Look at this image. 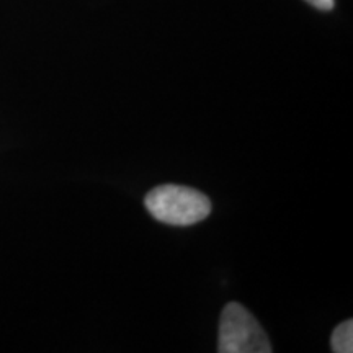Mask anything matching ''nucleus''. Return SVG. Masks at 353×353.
<instances>
[{
  "instance_id": "7ed1b4c3",
  "label": "nucleus",
  "mask_w": 353,
  "mask_h": 353,
  "mask_svg": "<svg viewBox=\"0 0 353 353\" xmlns=\"http://www.w3.org/2000/svg\"><path fill=\"white\" fill-rule=\"evenodd\" d=\"M330 348L335 353H352L353 352V322L352 319L343 321L334 329L330 337Z\"/></svg>"
},
{
  "instance_id": "f257e3e1",
  "label": "nucleus",
  "mask_w": 353,
  "mask_h": 353,
  "mask_svg": "<svg viewBox=\"0 0 353 353\" xmlns=\"http://www.w3.org/2000/svg\"><path fill=\"white\" fill-rule=\"evenodd\" d=\"M145 208L154 219L169 226H193L208 218L211 201L195 188L180 185H161L145 196Z\"/></svg>"
},
{
  "instance_id": "f03ea898",
  "label": "nucleus",
  "mask_w": 353,
  "mask_h": 353,
  "mask_svg": "<svg viewBox=\"0 0 353 353\" xmlns=\"http://www.w3.org/2000/svg\"><path fill=\"white\" fill-rule=\"evenodd\" d=\"M219 353H270L267 334L244 306L229 303L219 322Z\"/></svg>"
},
{
  "instance_id": "20e7f679",
  "label": "nucleus",
  "mask_w": 353,
  "mask_h": 353,
  "mask_svg": "<svg viewBox=\"0 0 353 353\" xmlns=\"http://www.w3.org/2000/svg\"><path fill=\"white\" fill-rule=\"evenodd\" d=\"M312 7L319 8V10H330L334 7V0H306Z\"/></svg>"
}]
</instances>
